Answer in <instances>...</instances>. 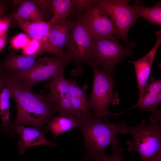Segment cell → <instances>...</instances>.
<instances>
[{
  "instance_id": "30",
  "label": "cell",
  "mask_w": 161,
  "mask_h": 161,
  "mask_svg": "<svg viewBox=\"0 0 161 161\" xmlns=\"http://www.w3.org/2000/svg\"><path fill=\"white\" fill-rule=\"evenodd\" d=\"M156 161H161V156Z\"/></svg>"
},
{
  "instance_id": "10",
  "label": "cell",
  "mask_w": 161,
  "mask_h": 161,
  "mask_svg": "<svg viewBox=\"0 0 161 161\" xmlns=\"http://www.w3.org/2000/svg\"><path fill=\"white\" fill-rule=\"evenodd\" d=\"M65 68L62 69L46 85L54 103L58 115L81 119V114L75 111L72 104L69 79L65 78Z\"/></svg>"
},
{
  "instance_id": "4",
  "label": "cell",
  "mask_w": 161,
  "mask_h": 161,
  "mask_svg": "<svg viewBox=\"0 0 161 161\" xmlns=\"http://www.w3.org/2000/svg\"><path fill=\"white\" fill-rule=\"evenodd\" d=\"M119 39L117 35H115L92 39L90 62L112 76L120 62L126 56H132V50L136 45L133 42L127 46L124 47L120 43Z\"/></svg>"
},
{
  "instance_id": "18",
  "label": "cell",
  "mask_w": 161,
  "mask_h": 161,
  "mask_svg": "<svg viewBox=\"0 0 161 161\" xmlns=\"http://www.w3.org/2000/svg\"><path fill=\"white\" fill-rule=\"evenodd\" d=\"M12 97L9 88L0 79V116L1 124L0 131L12 134L11 126L12 122L10 118V101Z\"/></svg>"
},
{
  "instance_id": "2",
  "label": "cell",
  "mask_w": 161,
  "mask_h": 161,
  "mask_svg": "<svg viewBox=\"0 0 161 161\" xmlns=\"http://www.w3.org/2000/svg\"><path fill=\"white\" fill-rule=\"evenodd\" d=\"M130 126L124 120L115 123L104 121L99 117L81 118L78 128L82 134L83 145L86 150L84 161L105 153L108 146L118 145L117 134H129Z\"/></svg>"
},
{
  "instance_id": "27",
  "label": "cell",
  "mask_w": 161,
  "mask_h": 161,
  "mask_svg": "<svg viewBox=\"0 0 161 161\" xmlns=\"http://www.w3.org/2000/svg\"><path fill=\"white\" fill-rule=\"evenodd\" d=\"M13 17L8 16L0 18V35L7 33Z\"/></svg>"
},
{
  "instance_id": "22",
  "label": "cell",
  "mask_w": 161,
  "mask_h": 161,
  "mask_svg": "<svg viewBox=\"0 0 161 161\" xmlns=\"http://www.w3.org/2000/svg\"><path fill=\"white\" fill-rule=\"evenodd\" d=\"M52 12L53 16L50 20L51 24L66 21L70 16L72 0H51Z\"/></svg>"
},
{
  "instance_id": "17",
  "label": "cell",
  "mask_w": 161,
  "mask_h": 161,
  "mask_svg": "<svg viewBox=\"0 0 161 161\" xmlns=\"http://www.w3.org/2000/svg\"><path fill=\"white\" fill-rule=\"evenodd\" d=\"M72 24L71 21L61 23H55L51 24L49 33L50 43L61 57H69L64 52L63 47L66 46L70 34Z\"/></svg>"
},
{
  "instance_id": "3",
  "label": "cell",
  "mask_w": 161,
  "mask_h": 161,
  "mask_svg": "<svg viewBox=\"0 0 161 161\" xmlns=\"http://www.w3.org/2000/svg\"><path fill=\"white\" fill-rule=\"evenodd\" d=\"M161 117L151 114L150 122L143 120L130 126L129 134L132 141L126 142L128 151L137 153L140 161H156L161 156Z\"/></svg>"
},
{
  "instance_id": "16",
  "label": "cell",
  "mask_w": 161,
  "mask_h": 161,
  "mask_svg": "<svg viewBox=\"0 0 161 161\" xmlns=\"http://www.w3.org/2000/svg\"><path fill=\"white\" fill-rule=\"evenodd\" d=\"M36 62L33 56L11 53L0 63V68L9 74H18L28 71Z\"/></svg>"
},
{
  "instance_id": "20",
  "label": "cell",
  "mask_w": 161,
  "mask_h": 161,
  "mask_svg": "<svg viewBox=\"0 0 161 161\" xmlns=\"http://www.w3.org/2000/svg\"><path fill=\"white\" fill-rule=\"evenodd\" d=\"M138 18H144L148 20L151 24L161 25V2H157L153 7L144 6L141 2L136 0L132 5Z\"/></svg>"
},
{
  "instance_id": "1",
  "label": "cell",
  "mask_w": 161,
  "mask_h": 161,
  "mask_svg": "<svg viewBox=\"0 0 161 161\" xmlns=\"http://www.w3.org/2000/svg\"><path fill=\"white\" fill-rule=\"evenodd\" d=\"M0 79L10 91L16 103L17 113L11 128L14 137L15 127L26 126L44 128L55 116V104L49 93L37 94L32 89L12 78L0 68Z\"/></svg>"
},
{
  "instance_id": "23",
  "label": "cell",
  "mask_w": 161,
  "mask_h": 161,
  "mask_svg": "<svg viewBox=\"0 0 161 161\" xmlns=\"http://www.w3.org/2000/svg\"><path fill=\"white\" fill-rule=\"evenodd\" d=\"M112 146L113 151L110 156H108L104 153L92 159V161H125L122 154V149L119 147L117 145Z\"/></svg>"
},
{
  "instance_id": "11",
  "label": "cell",
  "mask_w": 161,
  "mask_h": 161,
  "mask_svg": "<svg viewBox=\"0 0 161 161\" xmlns=\"http://www.w3.org/2000/svg\"><path fill=\"white\" fill-rule=\"evenodd\" d=\"M11 15L18 25L29 37L38 42L41 53L47 52L61 56L49 40V33L51 24L50 20L29 21L20 17L15 12Z\"/></svg>"
},
{
  "instance_id": "8",
  "label": "cell",
  "mask_w": 161,
  "mask_h": 161,
  "mask_svg": "<svg viewBox=\"0 0 161 161\" xmlns=\"http://www.w3.org/2000/svg\"><path fill=\"white\" fill-rule=\"evenodd\" d=\"M69 57L56 55L41 58L28 71L21 73L10 75V76L32 89L35 84L52 79L69 64Z\"/></svg>"
},
{
  "instance_id": "24",
  "label": "cell",
  "mask_w": 161,
  "mask_h": 161,
  "mask_svg": "<svg viewBox=\"0 0 161 161\" xmlns=\"http://www.w3.org/2000/svg\"><path fill=\"white\" fill-rule=\"evenodd\" d=\"M95 0H72L71 13L76 14L79 18L81 14L88 8Z\"/></svg>"
},
{
  "instance_id": "5",
  "label": "cell",
  "mask_w": 161,
  "mask_h": 161,
  "mask_svg": "<svg viewBox=\"0 0 161 161\" xmlns=\"http://www.w3.org/2000/svg\"><path fill=\"white\" fill-rule=\"evenodd\" d=\"M89 64L93 72V88L89 100L90 109L93 112V117L110 122L108 116L111 113L108 110L109 106L117 105L120 102L118 94L113 91L115 79L92 62L90 61Z\"/></svg>"
},
{
  "instance_id": "21",
  "label": "cell",
  "mask_w": 161,
  "mask_h": 161,
  "mask_svg": "<svg viewBox=\"0 0 161 161\" xmlns=\"http://www.w3.org/2000/svg\"><path fill=\"white\" fill-rule=\"evenodd\" d=\"M15 12L21 18L30 21H43L45 16V12L31 1L21 3Z\"/></svg>"
},
{
  "instance_id": "6",
  "label": "cell",
  "mask_w": 161,
  "mask_h": 161,
  "mask_svg": "<svg viewBox=\"0 0 161 161\" xmlns=\"http://www.w3.org/2000/svg\"><path fill=\"white\" fill-rule=\"evenodd\" d=\"M128 0H97L96 4L106 13L113 23L117 35L128 45V35L131 27L138 18Z\"/></svg>"
},
{
  "instance_id": "19",
  "label": "cell",
  "mask_w": 161,
  "mask_h": 161,
  "mask_svg": "<svg viewBox=\"0 0 161 161\" xmlns=\"http://www.w3.org/2000/svg\"><path fill=\"white\" fill-rule=\"evenodd\" d=\"M81 119L69 116H55L47 123V126L56 139L64 132L78 128Z\"/></svg>"
},
{
  "instance_id": "28",
  "label": "cell",
  "mask_w": 161,
  "mask_h": 161,
  "mask_svg": "<svg viewBox=\"0 0 161 161\" xmlns=\"http://www.w3.org/2000/svg\"><path fill=\"white\" fill-rule=\"evenodd\" d=\"M7 35V32L4 34L0 35V52L6 44Z\"/></svg>"
},
{
  "instance_id": "7",
  "label": "cell",
  "mask_w": 161,
  "mask_h": 161,
  "mask_svg": "<svg viewBox=\"0 0 161 161\" xmlns=\"http://www.w3.org/2000/svg\"><path fill=\"white\" fill-rule=\"evenodd\" d=\"M71 22L70 35L66 46V53L76 66L71 71V75L76 76L82 72L83 64H89L90 62L92 38L79 18Z\"/></svg>"
},
{
  "instance_id": "9",
  "label": "cell",
  "mask_w": 161,
  "mask_h": 161,
  "mask_svg": "<svg viewBox=\"0 0 161 161\" xmlns=\"http://www.w3.org/2000/svg\"><path fill=\"white\" fill-rule=\"evenodd\" d=\"M95 1L78 18L92 39L117 35L113 23Z\"/></svg>"
},
{
  "instance_id": "29",
  "label": "cell",
  "mask_w": 161,
  "mask_h": 161,
  "mask_svg": "<svg viewBox=\"0 0 161 161\" xmlns=\"http://www.w3.org/2000/svg\"><path fill=\"white\" fill-rule=\"evenodd\" d=\"M6 6L5 1L0 0V18L4 15L6 10Z\"/></svg>"
},
{
  "instance_id": "13",
  "label": "cell",
  "mask_w": 161,
  "mask_h": 161,
  "mask_svg": "<svg viewBox=\"0 0 161 161\" xmlns=\"http://www.w3.org/2000/svg\"><path fill=\"white\" fill-rule=\"evenodd\" d=\"M157 39L155 45L146 55L137 60L127 61L132 64L135 69L137 86L139 91V99L143 97L157 49L161 43V32H156Z\"/></svg>"
},
{
  "instance_id": "14",
  "label": "cell",
  "mask_w": 161,
  "mask_h": 161,
  "mask_svg": "<svg viewBox=\"0 0 161 161\" xmlns=\"http://www.w3.org/2000/svg\"><path fill=\"white\" fill-rule=\"evenodd\" d=\"M161 92V79L155 80L153 76L150 78L149 83L145 89L142 97L134 105L123 112L118 113L119 115L130 109L135 108H139L141 111L151 112L152 114L161 112L157 108L160 104L157 101L158 94Z\"/></svg>"
},
{
  "instance_id": "25",
  "label": "cell",
  "mask_w": 161,
  "mask_h": 161,
  "mask_svg": "<svg viewBox=\"0 0 161 161\" xmlns=\"http://www.w3.org/2000/svg\"><path fill=\"white\" fill-rule=\"evenodd\" d=\"M30 40L28 35L21 33L12 38L10 41V43L13 48L15 49H22Z\"/></svg>"
},
{
  "instance_id": "12",
  "label": "cell",
  "mask_w": 161,
  "mask_h": 161,
  "mask_svg": "<svg viewBox=\"0 0 161 161\" xmlns=\"http://www.w3.org/2000/svg\"><path fill=\"white\" fill-rule=\"evenodd\" d=\"M48 130L47 126L44 128L25 126L15 127L14 131L18 134L19 138L17 144L18 153L23 154L28 148L34 146L45 145L52 147H57L56 143L49 141L44 136V134Z\"/></svg>"
},
{
  "instance_id": "26",
  "label": "cell",
  "mask_w": 161,
  "mask_h": 161,
  "mask_svg": "<svg viewBox=\"0 0 161 161\" xmlns=\"http://www.w3.org/2000/svg\"><path fill=\"white\" fill-rule=\"evenodd\" d=\"M22 49L24 55L33 56L37 53L42 54L39 43L36 40L32 39Z\"/></svg>"
},
{
  "instance_id": "15",
  "label": "cell",
  "mask_w": 161,
  "mask_h": 161,
  "mask_svg": "<svg viewBox=\"0 0 161 161\" xmlns=\"http://www.w3.org/2000/svg\"><path fill=\"white\" fill-rule=\"evenodd\" d=\"M71 100L75 110L81 114V118L86 119L93 117V114L90 111L89 100L86 95L88 85L85 84L82 87L76 81L69 79Z\"/></svg>"
}]
</instances>
